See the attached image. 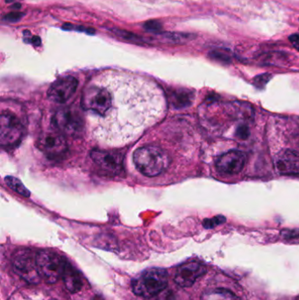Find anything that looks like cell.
Segmentation results:
<instances>
[{"mask_svg": "<svg viewBox=\"0 0 299 300\" xmlns=\"http://www.w3.org/2000/svg\"><path fill=\"white\" fill-rule=\"evenodd\" d=\"M91 157L96 164L106 172L120 174L123 170V156L116 151L94 149Z\"/></svg>", "mask_w": 299, "mask_h": 300, "instance_id": "cell-10", "label": "cell"}, {"mask_svg": "<svg viewBox=\"0 0 299 300\" xmlns=\"http://www.w3.org/2000/svg\"><path fill=\"white\" fill-rule=\"evenodd\" d=\"M24 16L21 13H11L6 14L4 17V20L8 22H16L20 20Z\"/></svg>", "mask_w": 299, "mask_h": 300, "instance_id": "cell-23", "label": "cell"}, {"mask_svg": "<svg viewBox=\"0 0 299 300\" xmlns=\"http://www.w3.org/2000/svg\"><path fill=\"white\" fill-rule=\"evenodd\" d=\"M54 123L57 130L67 135H78L82 133L85 125V119L75 109L65 107L57 111L54 116Z\"/></svg>", "mask_w": 299, "mask_h": 300, "instance_id": "cell-6", "label": "cell"}, {"mask_svg": "<svg viewBox=\"0 0 299 300\" xmlns=\"http://www.w3.org/2000/svg\"><path fill=\"white\" fill-rule=\"evenodd\" d=\"M275 166L280 174L298 176L299 175V153L291 149L280 151L275 157Z\"/></svg>", "mask_w": 299, "mask_h": 300, "instance_id": "cell-13", "label": "cell"}, {"mask_svg": "<svg viewBox=\"0 0 299 300\" xmlns=\"http://www.w3.org/2000/svg\"><path fill=\"white\" fill-rule=\"evenodd\" d=\"M201 300H240L234 293L225 289H214L203 293Z\"/></svg>", "mask_w": 299, "mask_h": 300, "instance_id": "cell-15", "label": "cell"}, {"mask_svg": "<svg viewBox=\"0 0 299 300\" xmlns=\"http://www.w3.org/2000/svg\"><path fill=\"white\" fill-rule=\"evenodd\" d=\"M144 28L146 30L153 33H157L159 31L161 30V24L160 22L156 21V20H150V21L146 22L144 24Z\"/></svg>", "mask_w": 299, "mask_h": 300, "instance_id": "cell-21", "label": "cell"}, {"mask_svg": "<svg viewBox=\"0 0 299 300\" xmlns=\"http://www.w3.org/2000/svg\"></svg>", "mask_w": 299, "mask_h": 300, "instance_id": "cell-28", "label": "cell"}, {"mask_svg": "<svg viewBox=\"0 0 299 300\" xmlns=\"http://www.w3.org/2000/svg\"><path fill=\"white\" fill-rule=\"evenodd\" d=\"M225 221V218L223 216H217V217L210 219V220H204V225L205 228H213L215 226L220 225L222 223Z\"/></svg>", "mask_w": 299, "mask_h": 300, "instance_id": "cell-18", "label": "cell"}, {"mask_svg": "<svg viewBox=\"0 0 299 300\" xmlns=\"http://www.w3.org/2000/svg\"><path fill=\"white\" fill-rule=\"evenodd\" d=\"M78 86V79L74 77L67 76L61 78L54 82L48 89V99L56 103L63 104L72 97Z\"/></svg>", "mask_w": 299, "mask_h": 300, "instance_id": "cell-9", "label": "cell"}, {"mask_svg": "<svg viewBox=\"0 0 299 300\" xmlns=\"http://www.w3.org/2000/svg\"><path fill=\"white\" fill-rule=\"evenodd\" d=\"M206 268L198 261H190L179 266L175 275V281L181 287H191L197 279L205 274Z\"/></svg>", "mask_w": 299, "mask_h": 300, "instance_id": "cell-12", "label": "cell"}, {"mask_svg": "<svg viewBox=\"0 0 299 300\" xmlns=\"http://www.w3.org/2000/svg\"><path fill=\"white\" fill-rule=\"evenodd\" d=\"M136 169L148 178L163 173L170 164V157L164 149L156 145H146L137 148L133 155Z\"/></svg>", "mask_w": 299, "mask_h": 300, "instance_id": "cell-2", "label": "cell"}, {"mask_svg": "<svg viewBox=\"0 0 299 300\" xmlns=\"http://www.w3.org/2000/svg\"><path fill=\"white\" fill-rule=\"evenodd\" d=\"M210 56L213 57V59L219 60V61H226V62L230 61L229 55L223 50H213L210 53Z\"/></svg>", "mask_w": 299, "mask_h": 300, "instance_id": "cell-20", "label": "cell"}, {"mask_svg": "<svg viewBox=\"0 0 299 300\" xmlns=\"http://www.w3.org/2000/svg\"><path fill=\"white\" fill-rule=\"evenodd\" d=\"M289 40H290L291 43L292 44V46H293V47H294L299 52V35H291V36L289 37Z\"/></svg>", "mask_w": 299, "mask_h": 300, "instance_id": "cell-26", "label": "cell"}, {"mask_svg": "<svg viewBox=\"0 0 299 300\" xmlns=\"http://www.w3.org/2000/svg\"><path fill=\"white\" fill-rule=\"evenodd\" d=\"M38 147L48 157H57L67 151L68 145L60 131L46 132L40 136Z\"/></svg>", "mask_w": 299, "mask_h": 300, "instance_id": "cell-8", "label": "cell"}, {"mask_svg": "<svg viewBox=\"0 0 299 300\" xmlns=\"http://www.w3.org/2000/svg\"><path fill=\"white\" fill-rule=\"evenodd\" d=\"M168 285L167 272L160 268L144 270L133 281V292L137 296L149 299L159 294Z\"/></svg>", "mask_w": 299, "mask_h": 300, "instance_id": "cell-3", "label": "cell"}, {"mask_svg": "<svg viewBox=\"0 0 299 300\" xmlns=\"http://www.w3.org/2000/svg\"><path fill=\"white\" fill-rule=\"evenodd\" d=\"M36 263L40 278L46 283H57L62 278L67 261L57 253L42 250L36 254Z\"/></svg>", "mask_w": 299, "mask_h": 300, "instance_id": "cell-4", "label": "cell"}, {"mask_svg": "<svg viewBox=\"0 0 299 300\" xmlns=\"http://www.w3.org/2000/svg\"><path fill=\"white\" fill-rule=\"evenodd\" d=\"M166 37L171 42L182 43V42H186V41L194 39L195 35H191V34H178V33H174V34H167Z\"/></svg>", "mask_w": 299, "mask_h": 300, "instance_id": "cell-17", "label": "cell"}, {"mask_svg": "<svg viewBox=\"0 0 299 300\" xmlns=\"http://www.w3.org/2000/svg\"><path fill=\"white\" fill-rule=\"evenodd\" d=\"M246 163V157L241 151L231 150L219 157L216 160V169L224 175L239 174Z\"/></svg>", "mask_w": 299, "mask_h": 300, "instance_id": "cell-11", "label": "cell"}, {"mask_svg": "<svg viewBox=\"0 0 299 300\" xmlns=\"http://www.w3.org/2000/svg\"><path fill=\"white\" fill-rule=\"evenodd\" d=\"M81 106L92 139L104 146L122 147L160 120L167 102L162 89L150 79L107 70L88 82Z\"/></svg>", "mask_w": 299, "mask_h": 300, "instance_id": "cell-1", "label": "cell"}, {"mask_svg": "<svg viewBox=\"0 0 299 300\" xmlns=\"http://www.w3.org/2000/svg\"><path fill=\"white\" fill-rule=\"evenodd\" d=\"M282 235L284 239H299V230L282 231Z\"/></svg>", "mask_w": 299, "mask_h": 300, "instance_id": "cell-25", "label": "cell"}, {"mask_svg": "<svg viewBox=\"0 0 299 300\" xmlns=\"http://www.w3.org/2000/svg\"><path fill=\"white\" fill-rule=\"evenodd\" d=\"M270 79H271V75L269 74H263L258 76L255 79L256 86H258V87L264 86L265 84L269 82V80Z\"/></svg>", "mask_w": 299, "mask_h": 300, "instance_id": "cell-22", "label": "cell"}, {"mask_svg": "<svg viewBox=\"0 0 299 300\" xmlns=\"http://www.w3.org/2000/svg\"><path fill=\"white\" fill-rule=\"evenodd\" d=\"M4 181H5V183H7V185H8L9 187L11 188V189H13V191H15V192H18V193L21 194V195H23L24 197L30 196V192H29V191H28V190L23 185V183H22L19 179H16V178H13V177H6L5 179H4Z\"/></svg>", "mask_w": 299, "mask_h": 300, "instance_id": "cell-16", "label": "cell"}, {"mask_svg": "<svg viewBox=\"0 0 299 300\" xmlns=\"http://www.w3.org/2000/svg\"><path fill=\"white\" fill-rule=\"evenodd\" d=\"M24 126L21 121L9 112H3L0 118V143L5 148H13L21 141Z\"/></svg>", "mask_w": 299, "mask_h": 300, "instance_id": "cell-5", "label": "cell"}, {"mask_svg": "<svg viewBox=\"0 0 299 300\" xmlns=\"http://www.w3.org/2000/svg\"><path fill=\"white\" fill-rule=\"evenodd\" d=\"M62 280L68 292L70 293H77L80 292L82 287V280L81 275L73 266L68 261L66 263L65 269L62 274Z\"/></svg>", "mask_w": 299, "mask_h": 300, "instance_id": "cell-14", "label": "cell"}, {"mask_svg": "<svg viewBox=\"0 0 299 300\" xmlns=\"http://www.w3.org/2000/svg\"><path fill=\"white\" fill-rule=\"evenodd\" d=\"M112 31L115 35H118L120 38H123V39L132 40H140V38L138 37L137 35L129 33L127 31L122 30V29H119V28L112 29Z\"/></svg>", "mask_w": 299, "mask_h": 300, "instance_id": "cell-19", "label": "cell"}, {"mask_svg": "<svg viewBox=\"0 0 299 300\" xmlns=\"http://www.w3.org/2000/svg\"><path fill=\"white\" fill-rule=\"evenodd\" d=\"M14 270L28 283H38L40 280L36 263V255L28 249H21L14 254L13 258Z\"/></svg>", "mask_w": 299, "mask_h": 300, "instance_id": "cell-7", "label": "cell"}, {"mask_svg": "<svg viewBox=\"0 0 299 300\" xmlns=\"http://www.w3.org/2000/svg\"><path fill=\"white\" fill-rule=\"evenodd\" d=\"M236 135H237V137H239V139H247L248 136H249L248 127L246 126H239V127H238V129H237V132H236Z\"/></svg>", "mask_w": 299, "mask_h": 300, "instance_id": "cell-24", "label": "cell"}, {"mask_svg": "<svg viewBox=\"0 0 299 300\" xmlns=\"http://www.w3.org/2000/svg\"><path fill=\"white\" fill-rule=\"evenodd\" d=\"M298 300H299V299H298Z\"/></svg>", "mask_w": 299, "mask_h": 300, "instance_id": "cell-27", "label": "cell"}]
</instances>
